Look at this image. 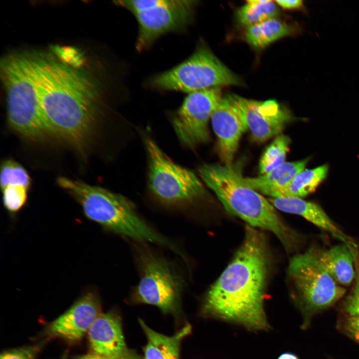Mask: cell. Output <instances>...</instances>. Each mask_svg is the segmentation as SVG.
I'll list each match as a JSON object with an SVG mask.
<instances>
[{"label":"cell","instance_id":"cell-29","mask_svg":"<svg viewBox=\"0 0 359 359\" xmlns=\"http://www.w3.org/2000/svg\"><path fill=\"white\" fill-rule=\"evenodd\" d=\"M274 1L284 9L295 10L304 8V1L302 0H277Z\"/></svg>","mask_w":359,"mask_h":359},{"label":"cell","instance_id":"cell-18","mask_svg":"<svg viewBox=\"0 0 359 359\" xmlns=\"http://www.w3.org/2000/svg\"><path fill=\"white\" fill-rule=\"evenodd\" d=\"M308 161L309 159H306L292 162H285L264 175L254 178H245V180L257 191L276 198L293 179L305 169Z\"/></svg>","mask_w":359,"mask_h":359},{"label":"cell","instance_id":"cell-31","mask_svg":"<svg viewBox=\"0 0 359 359\" xmlns=\"http://www.w3.org/2000/svg\"><path fill=\"white\" fill-rule=\"evenodd\" d=\"M277 359H299V358L293 353L286 352L280 355Z\"/></svg>","mask_w":359,"mask_h":359},{"label":"cell","instance_id":"cell-1","mask_svg":"<svg viewBox=\"0 0 359 359\" xmlns=\"http://www.w3.org/2000/svg\"><path fill=\"white\" fill-rule=\"evenodd\" d=\"M44 122L49 135L83 151L95 129L100 94L79 68L46 53L30 52Z\"/></svg>","mask_w":359,"mask_h":359},{"label":"cell","instance_id":"cell-13","mask_svg":"<svg viewBox=\"0 0 359 359\" xmlns=\"http://www.w3.org/2000/svg\"><path fill=\"white\" fill-rule=\"evenodd\" d=\"M101 314L97 295L88 291L64 313L51 322L46 332L49 336L69 341L81 339Z\"/></svg>","mask_w":359,"mask_h":359},{"label":"cell","instance_id":"cell-11","mask_svg":"<svg viewBox=\"0 0 359 359\" xmlns=\"http://www.w3.org/2000/svg\"><path fill=\"white\" fill-rule=\"evenodd\" d=\"M222 98L219 87L188 93L172 120L180 142L188 148L210 139L208 121Z\"/></svg>","mask_w":359,"mask_h":359},{"label":"cell","instance_id":"cell-30","mask_svg":"<svg viewBox=\"0 0 359 359\" xmlns=\"http://www.w3.org/2000/svg\"><path fill=\"white\" fill-rule=\"evenodd\" d=\"M76 359H144L135 352L128 356L123 357H111L99 355L96 353L88 354L78 357Z\"/></svg>","mask_w":359,"mask_h":359},{"label":"cell","instance_id":"cell-3","mask_svg":"<svg viewBox=\"0 0 359 359\" xmlns=\"http://www.w3.org/2000/svg\"><path fill=\"white\" fill-rule=\"evenodd\" d=\"M203 182L225 209L248 225L273 233L287 250L297 241L296 233L283 221L271 202L245 180L239 167L232 164H204L199 169Z\"/></svg>","mask_w":359,"mask_h":359},{"label":"cell","instance_id":"cell-2","mask_svg":"<svg viewBox=\"0 0 359 359\" xmlns=\"http://www.w3.org/2000/svg\"><path fill=\"white\" fill-rule=\"evenodd\" d=\"M269 259L263 234L247 225L233 260L207 292L203 314L252 331L269 329L264 306Z\"/></svg>","mask_w":359,"mask_h":359},{"label":"cell","instance_id":"cell-32","mask_svg":"<svg viewBox=\"0 0 359 359\" xmlns=\"http://www.w3.org/2000/svg\"><path fill=\"white\" fill-rule=\"evenodd\" d=\"M61 359H67V355H64Z\"/></svg>","mask_w":359,"mask_h":359},{"label":"cell","instance_id":"cell-5","mask_svg":"<svg viewBox=\"0 0 359 359\" xmlns=\"http://www.w3.org/2000/svg\"><path fill=\"white\" fill-rule=\"evenodd\" d=\"M0 74L11 128L33 142L45 139L49 134L42 114L30 52H15L4 56L0 62Z\"/></svg>","mask_w":359,"mask_h":359},{"label":"cell","instance_id":"cell-23","mask_svg":"<svg viewBox=\"0 0 359 359\" xmlns=\"http://www.w3.org/2000/svg\"><path fill=\"white\" fill-rule=\"evenodd\" d=\"M290 143L288 136L280 135L275 138L260 160L259 170L261 175L270 172L285 162Z\"/></svg>","mask_w":359,"mask_h":359},{"label":"cell","instance_id":"cell-10","mask_svg":"<svg viewBox=\"0 0 359 359\" xmlns=\"http://www.w3.org/2000/svg\"><path fill=\"white\" fill-rule=\"evenodd\" d=\"M196 5L195 0H157L151 9L134 14L138 23L136 49L144 50L161 36L187 28Z\"/></svg>","mask_w":359,"mask_h":359},{"label":"cell","instance_id":"cell-26","mask_svg":"<svg viewBox=\"0 0 359 359\" xmlns=\"http://www.w3.org/2000/svg\"><path fill=\"white\" fill-rule=\"evenodd\" d=\"M43 343L17 348L2 352L0 359H36Z\"/></svg>","mask_w":359,"mask_h":359},{"label":"cell","instance_id":"cell-6","mask_svg":"<svg viewBox=\"0 0 359 359\" xmlns=\"http://www.w3.org/2000/svg\"><path fill=\"white\" fill-rule=\"evenodd\" d=\"M153 88L187 94L224 85H239L241 81L205 44H200L188 58L151 79Z\"/></svg>","mask_w":359,"mask_h":359},{"label":"cell","instance_id":"cell-15","mask_svg":"<svg viewBox=\"0 0 359 359\" xmlns=\"http://www.w3.org/2000/svg\"><path fill=\"white\" fill-rule=\"evenodd\" d=\"M94 353L111 357H123L135 353L127 347L121 320L113 312L101 313L88 331Z\"/></svg>","mask_w":359,"mask_h":359},{"label":"cell","instance_id":"cell-27","mask_svg":"<svg viewBox=\"0 0 359 359\" xmlns=\"http://www.w3.org/2000/svg\"><path fill=\"white\" fill-rule=\"evenodd\" d=\"M344 310L349 316H359V262L356 263V283L353 290L344 303Z\"/></svg>","mask_w":359,"mask_h":359},{"label":"cell","instance_id":"cell-12","mask_svg":"<svg viewBox=\"0 0 359 359\" xmlns=\"http://www.w3.org/2000/svg\"><path fill=\"white\" fill-rule=\"evenodd\" d=\"M227 97L258 142L278 136L291 119L290 112L276 100L258 101L232 94Z\"/></svg>","mask_w":359,"mask_h":359},{"label":"cell","instance_id":"cell-16","mask_svg":"<svg viewBox=\"0 0 359 359\" xmlns=\"http://www.w3.org/2000/svg\"><path fill=\"white\" fill-rule=\"evenodd\" d=\"M269 201L276 208L285 212L301 216L347 244L352 241L333 222L318 204L302 198L289 197L270 198Z\"/></svg>","mask_w":359,"mask_h":359},{"label":"cell","instance_id":"cell-24","mask_svg":"<svg viewBox=\"0 0 359 359\" xmlns=\"http://www.w3.org/2000/svg\"><path fill=\"white\" fill-rule=\"evenodd\" d=\"M0 184L1 189L7 185H23L30 188L31 179L26 170L19 163L12 160L3 161L0 166Z\"/></svg>","mask_w":359,"mask_h":359},{"label":"cell","instance_id":"cell-14","mask_svg":"<svg viewBox=\"0 0 359 359\" xmlns=\"http://www.w3.org/2000/svg\"><path fill=\"white\" fill-rule=\"evenodd\" d=\"M211 121L218 139L220 159L224 165H231L241 137L248 130L247 126L227 96L221 98Z\"/></svg>","mask_w":359,"mask_h":359},{"label":"cell","instance_id":"cell-20","mask_svg":"<svg viewBox=\"0 0 359 359\" xmlns=\"http://www.w3.org/2000/svg\"><path fill=\"white\" fill-rule=\"evenodd\" d=\"M295 27L271 18L248 27L245 32L247 42L256 48H263L273 42L294 32Z\"/></svg>","mask_w":359,"mask_h":359},{"label":"cell","instance_id":"cell-19","mask_svg":"<svg viewBox=\"0 0 359 359\" xmlns=\"http://www.w3.org/2000/svg\"><path fill=\"white\" fill-rule=\"evenodd\" d=\"M316 252L320 262L339 285L351 284L356 277L355 261L353 253L347 245H338Z\"/></svg>","mask_w":359,"mask_h":359},{"label":"cell","instance_id":"cell-22","mask_svg":"<svg viewBox=\"0 0 359 359\" xmlns=\"http://www.w3.org/2000/svg\"><path fill=\"white\" fill-rule=\"evenodd\" d=\"M278 9L275 1L270 0H248L236 12L240 24L247 27L275 18Z\"/></svg>","mask_w":359,"mask_h":359},{"label":"cell","instance_id":"cell-4","mask_svg":"<svg viewBox=\"0 0 359 359\" xmlns=\"http://www.w3.org/2000/svg\"><path fill=\"white\" fill-rule=\"evenodd\" d=\"M57 182L81 205L85 216L104 229L132 239L178 248L150 227L137 213L134 204L125 196L98 186L60 177Z\"/></svg>","mask_w":359,"mask_h":359},{"label":"cell","instance_id":"cell-21","mask_svg":"<svg viewBox=\"0 0 359 359\" xmlns=\"http://www.w3.org/2000/svg\"><path fill=\"white\" fill-rule=\"evenodd\" d=\"M328 171L327 165L312 169H304L293 179L276 198L306 196L316 190L326 178Z\"/></svg>","mask_w":359,"mask_h":359},{"label":"cell","instance_id":"cell-8","mask_svg":"<svg viewBox=\"0 0 359 359\" xmlns=\"http://www.w3.org/2000/svg\"><path fill=\"white\" fill-rule=\"evenodd\" d=\"M150 189L160 201L171 206L190 204L202 198L204 186L191 171L174 163L152 139H145Z\"/></svg>","mask_w":359,"mask_h":359},{"label":"cell","instance_id":"cell-28","mask_svg":"<svg viewBox=\"0 0 359 359\" xmlns=\"http://www.w3.org/2000/svg\"><path fill=\"white\" fill-rule=\"evenodd\" d=\"M343 327L347 334L359 343V316L348 315Z\"/></svg>","mask_w":359,"mask_h":359},{"label":"cell","instance_id":"cell-7","mask_svg":"<svg viewBox=\"0 0 359 359\" xmlns=\"http://www.w3.org/2000/svg\"><path fill=\"white\" fill-rule=\"evenodd\" d=\"M288 273L302 313L304 329L315 315L335 303L346 293V289L334 280L312 249L294 256Z\"/></svg>","mask_w":359,"mask_h":359},{"label":"cell","instance_id":"cell-9","mask_svg":"<svg viewBox=\"0 0 359 359\" xmlns=\"http://www.w3.org/2000/svg\"><path fill=\"white\" fill-rule=\"evenodd\" d=\"M145 255L142 275L134 292L135 300L155 306L164 313L177 312L183 287L182 278L167 261Z\"/></svg>","mask_w":359,"mask_h":359},{"label":"cell","instance_id":"cell-17","mask_svg":"<svg viewBox=\"0 0 359 359\" xmlns=\"http://www.w3.org/2000/svg\"><path fill=\"white\" fill-rule=\"evenodd\" d=\"M139 322L147 339L144 348V359H180L182 340L189 335L191 326L187 324L172 336L158 333L141 319Z\"/></svg>","mask_w":359,"mask_h":359},{"label":"cell","instance_id":"cell-25","mask_svg":"<svg viewBox=\"0 0 359 359\" xmlns=\"http://www.w3.org/2000/svg\"><path fill=\"white\" fill-rule=\"evenodd\" d=\"M29 189L23 185H11L1 189L3 206L10 215L14 216L24 207Z\"/></svg>","mask_w":359,"mask_h":359}]
</instances>
